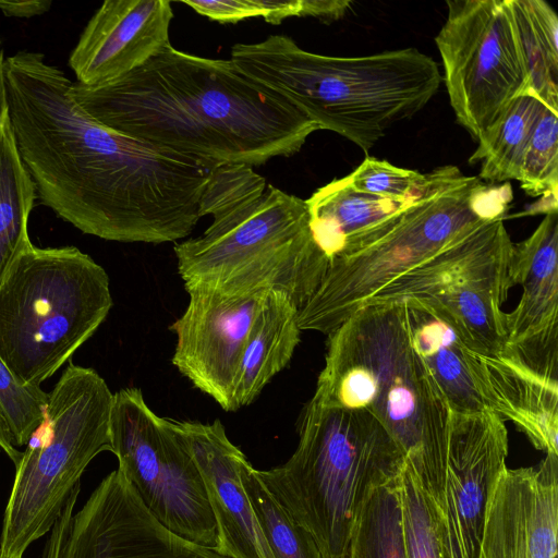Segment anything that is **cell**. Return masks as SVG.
<instances>
[{"label": "cell", "mask_w": 558, "mask_h": 558, "mask_svg": "<svg viewBox=\"0 0 558 558\" xmlns=\"http://www.w3.org/2000/svg\"><path fill=\"white\" fill-rule=\"evenodd\" d=\"M48 393L20 383L0 360V410L14 446H25L45 418Z\"/></svg>", "instance_id": "cell-31"}, {"label": "cell", "mask_w": 558, "mask_h": 558, "mask_svg": "<svg viewBox=\"0 0 558 558\" xmlns=\"http://www.w3.org/2000/svg\"><path fill=\"white\" fill-rule=\"evenodd\" d=\"M405 558H442L433 504L405 460L398 477Z\"/></svg>", "instance_id": "cell-29"}, {"label": "cell", "mask_w": 558, "mask_h": 558, "mask_svg": "<svg viewBox=\"0 0 558 558\" xmlns=\"http://www.w3.org/2000/svg\"><path fill=\"white\" fill-rule=\"evenodd\" d=\"M300 4L301 0H265L268 13L264 20L270 24H280L284 19L299 16Z\"/></svg>", "instance_id": "cell-37"}, {"label": "cell", "mask_w": 558, "mask_h": 558, "mask_svg": "<svg viewBox=\"0 0 558 558\" xmlns=\"http://www.w3.org/2000/svg\"><path fill=\"white\" fill-rule=\"evenodd\" d=\"M112 401L113 393L95 369L70 361L15 465L0 558H23L32 543L50 532L87 465L111 451Z\"/></svg>", "instance_id": "cell-9"}, {"label": "cell", "mask_w": 558, "mask_h": 558, "mask_svg": "<svg viewBox=\"0 0 558 558\" xmlns=\"http://www.w3.org/2000/svg\"><path fill=\"white\" fill-rule=\"evenodd\" d=\"M37 198L9 120L0 135V282L14 262L33 244L28 219Z\"/></svg>", "instance_id": "cell-24"}, {"label": "cell", "mask_w": 558, "mask_h": 558, "mask_svg": "<svg viewBox=\"0 0 558 558\" xmlns=\"http://www.w3.org/2000/svg\"><path fill=\"white\" fill-rule=\"evenodd\" d=\"M4 76L15 143L40 204L109 241L165 243L190 234L206 162L96 121L41 52L4 58Z\"/></svg>", "instance_id": "cell-1"}, {"label": "cell", "mask_w": 558, "mask_h": 558, "mask_svg": "<svg viewBox=\"0 0 558 558\" xmlns=\"http://www.w3.org/2000/svg\"><path fill=\"white\" fill-rule=\"evenodd\" d=\"M50 0H0V11L9 17L29 19L48 12Z\"/></svg>", "instance_id": "cell-36"}, {"label": "cell", "mask_w": 558, "mask_h": 558, "mask_svg": "<svg viewBox=\"0 0 558 558\" xmlns=\"http://www.w3.org/2000/svg\"><path fill=\"white\" fill-rule=\"evenodd\" d=\"M504 220L486 222L452 241L389 282L366 304L420 302L448 322L476 352H504L502 304L512 287L513 247Z\"/></svg>", "instance_id": "cell-10"}, {"label": "cell", "mask_w": 558, "mask_h": 558, "mask_svg": "<svg viewBox=\"0 0 558 558\" xmlns=\"http://www.w3.org/2000/svg\"><path fill=\"white\" fill-rule=\"evenodd\" d=\"M111 307L109 277L88 254L32 245L0 282V360L20 383L40 387Z\"/></svg>", "instance_id": "cell-8"}, {"label": "cell", "mask_w": 558, "mask_h": 558, "mask_svg": "<svg viewBox=\"0 0 558 558\" xmlns=\"http://www.w3.org/2000/svg\"><path fill=\"white\" fill-rule=\"evenodd\" d=\"M435 37L457 122L480 142L517 97L530 94L509 0H448Z\"/></svg>", "instance_id": "cell-12"}, {"label": "cell", "mask_w": 558, "mask_h": 558, "mask_svg": "<svg viewBox=\"0 0 558 558\" xmlns=\"http://www.w3.org/2000/svg\"><path fill=\"white\" fill-rule=\"evenodd\" d=\"M2 52V50L0 49V53Z\"/></svg>", "instance_id": "cell-40"}, {"label": "cell", "mask_w": 558, "mask_h": 558, "mask_svg": "<svg viewBox=\"0 0 558 558\" xmlns=\"http://www.w3.org/2000/svg\"><path fill=\"white\" fill-rule=\"evenodd\" d=\"M170 422L203 477L217 526L215 551L227 558H275L241 482L247 458L221 422Z\"/></svg>", "instance_id": "cell-19"}, {"label": "cell", "mask_w": 558, "mask_h": 558, "mask_svg": "<svg viewBox=\"0 0 558 558\" xmlns=\"http://www.w3.org/2000/svg\"><path fill=\"white\" fill-rule=\"evenodd\" d=\"M60 558L227 557L165 527L118 468L73 513Z\"/></svg>", "instance_id": "cell-15"}, {"label": "cell", "mask_w": 558, "mask_h": 558, "mask_svg": "<svg viewBox=\"0 0 558 558\" xmlns=\"http://www.w3.org/2000/svg\"><path fill=\"white\" fill-rule=\"evenodd\" d=\"M0 449L10 458V460L16 465L22 458V452L19 451L9 433L7 423L2 416L0 410Z\"/></svg>", "instance_id": "cell-38"}, {"label": "cell", "mask_w": 558, "mask_h": 558, "mask_svg": "<svg viewBox=\"0 0 558 558\" xmlns=\"http://www.w3.org/2000/svg\"><path fill=\"white\" fill-rule=\"evenodd\" d=\"M10 120L8 92L4 76V54L0 53V135L5 123Z\"/></svg>", "instance_id": "cell-39"}, {"label": "cell", "mask_w": 558, "mask_h": 558, "mask_svg": "<svg viewBox=\"0 0 558 558\" xmlns=\"http://www.w3.org/2000/svg\"><path fill=\"white\" fill-rule=\"evenodd\" d=\"M349 184L356 191L374 196L404 201L421 192L429 181V173L403 169L366 157L363 162L347 175Z\"/></svg>", "instance_id": "cell-32"}, {"label": "cell", "mask_w": 558, "mask_h": 558, "mask_svg": "<svg viewBox=\"0 0 558 558\" xmlns=\"http://www.w3.org/2000/svg\"><path fill=\"white\" fill-rule=\"evenodd\" d=\"M512 198L507 182L486 183L456 166L436 168L420 197L329 262L299 310L301 330L330 333L396 278L476 227L505 219Z\"/></svg>", "instance_id": "cell-6"}, {"label": "cell", "mask_w": 558, "mask_h": 558, "mask_svg": "<svg viewBox=\"0 0 558 558\" xmlns=\"http://www.w3.org/2000/svg\"><path fill=\"white\" fill-rule=\"evenodd\" d=\"M430 182L417 194L404 201L374 196L354 190L347 177L332 180L305 199L312 236L330 262L343 254L361 235L408 207L420 197Z\"/></svg>", "instance_id": "cell-22"}, {"label": "cell", "mask_w": 558, "mask_h": 558, "mask_svg": "<svg viewBox=\"0 0 558 558\" xmlns=\"http://www.w3.org/2000/svg\"><path fill=\"white\" fill-rule=\"evenodd\" d=\"M241 482L275 558H323L312 535L274 498L247 459Z\"/></svg>", "instance_id": "cell-27"}, {"label": "cell", "mask_w": 558, "mask_h": 558, "mask_svg": "<svg viewBox=\"0 0 558 558\" xmlns=\"http://www.w3.org/2000/svg\"><path fill=\"white\" fill-rule=\"evenodd\" d=\"M70 89L102 125L217 165L253 168L291 156L319 130L231 59L193 56L171 44L113 82H72Z\"/></svg>", "instance_id": "cell-2"}, {"label": "cell", "mask_w": 558, "mask_h": 558, "mask_svg": "<svg viewBox=\"0 0 558 558\" xmlns=\"http://www.w3.org/2000/svg\"><path fill=\"white\" fill-rule=\"evenodd\" d=\"M509 7L530 94L558 113V58L536 33L524 1L509 0Z\"/></svg>", "instance_id": "cell-30"}, {"label": "cell", "mask_w": 558, "mask_h": 558, "mask_svg": "<svg viewBox=\"0 0 558 558\" xmlns=\"http://www.w3.org/2000/svg\"><path fill=\"white\" fill-rule=\"evenodd\" d=\"M510 278L522 294L506 313L505 351L558 379V210L545 214L529 238L513 243Z\"/></svg>", "instance_id": "cell-17"}, {"label": "cell", "mask_w": 558, "mask_h": 558, "mask_svg": "<svg viewBox=\"0 0 558 558\" xmlns=\"http://www.w3.org/2000/svg\"><path fill=\"white\" fill-rule=\"evenodd\" d=\"M268 291L187 290L189 305L170 326L177 335L173 365L226 411L238 410L234 396L243 350Z\"/></svg>", "instance_id": "cell-14"}, {"label": "cell", "mask_w": 558, "mask_h": 558, "mask_svg": "<svg viewBox=\"0 0 558 558\" xmlns=\"http://www.w3.org/2000/svg\"><path fill=\"white\" fill-rule=\"evenodd\" d=\"M508 451V430L497 414L452 413L445 483L433 508L442 558L477 557L489 497Z\"/></svg>", "instance_id": "cell-13"}, {"label": "cell", "mask_w": 558, "mask_h": 558, "mask_svg": "<svg viewBox=\"0 0 558 558\" xmlns=\"http://www.w3.org/2000/svg\"><path fill=\"white\" fill-rule=\"evenodd\" d=\"M299 307L278 290H269L243 350L235 385L238 409L251 404L291 361L300 342Z\"/></svg>", "instance_id": "cell-23"}, {"label": "cell", "mask_w": 558, "mask_h": 558, "mask_svg": "<svg viewBox=\"0 0 558 558\" xmlns=\"http://www.w3.org/2000/svg\"><path fill=\"white\" fill-rule=\"evenodd\" d=\"M404 302L412 344L433 374L451 413L489 411L477 352L432 308L412 300Z\"/></svg>", "instance_id": "cell-21"}, {"label": "cell", "mask_w": 558, "mask_h": 558, "mask_svg": "<svg viewBox=\"0 0 558 558\" xmlns=\"http://www.w3.org/2000/svg\"><path fill=\"white\" fill-rule=\"evenodd\" d=\"M197 13L220 23H235L250 17L267 15L264 0L182 1Z\"/></svg>", "instance_id": "cell-33"}, {"label": "cell", "mask_w": 558, "mask_h": 558, "mask_svg": "<svg viewBox=\"0 0 558 558\" xmlns=\"http://www.w3.org/2000/svg\"><path fill=\"white\" fill-rule=\"evenodd\" d=\"M488 410L513 422L534 447L558 456V380L509 351L477 352Z\"/></svg>", "instance_id": "cell-20"}, {"label": "cell", "mask_w": 558, "mask_h": 558, "mask_svg": "<svg viewBox=\"0 0 558 558\" xmlns=\"http://www.w3.org/2000/svg\"><path fill=\"white\" fill-rule=\"evenodd\" d=\"M404 463L403 451L369 412L312 398L302 413L294 453L284 464L257 472L312 535L323 558H345L364 505Z\"/></svg>", "instance_id": "cell-7"}, {"label": "cell", "mask_w": 558, "mask_h": 558, "mask_svg": "<svg viewBox=\"0 0 558 558\" xmlns=\"http://www.w3.org/2000/svg\"><path fill=\"white\" fill-rule=\"evenodd\" d=\"M327 336L313 399L375 416L435 507L446 477L452 413L412 344L407 303L366 304Z\"/></svg>", "instance_id": "cell-3"}, {"label": "cell", "mask_w": 558, "mask_h": 558, "mask_svg": "<svg viewBox=\"0 0 558 558\" xmlns=\"http://www.w3.org/2000/svg\"><path fill=\"white\" fill-rule=\"evenodd\" d=\"M518 181L533 197L542 196L538 211L558 210V113L544 107L524 151Z\"/></svg>", "instance_id": "cell-28"}, {"label": "cell", "mask_w": 558, "mask_h": 558, "mask_svg": "<svg viewBox=\"0 0 558 558\" xmlns=\"http://www.w3.org/2000/svg\"><path fill=\"white\" fill-rule=\"evenodd\" d=\"M111 452L147 510L168 530L215 550L217 526L201 472L169 418L138 388L113 393Z\"/></svg>", "instance_id": "cell-11"}, {"label": "cell", "mask_w": 558, "mask_h": 558, "mask_svg": "<svg viewBox=\"0 0 558 558\" xmlns=\"http://www.w3.org/2000/svg\"><path fill=\"white\" fill-rule=\"evenodd\" d=\"M205 232L174 246L185 290H278L299 310L329 266L308 226L305 199L266 183L252 167L219 165L199 202Z\"/></svg>", "instance_id": "cell-4"}, {"label": "cell", "mask_w": 558, "mask_h": 558, "mask_svg": "<svg viewBox=\"0 0 558 558\" xmlns=\"http://www.w3.org/2000/svg\"><path fill=\"white\" fill-rule=\"evenodd\" d=\"M351 3L348 0H301L299 16H311L331 23L341 19Z\"/></svg>", "instance_id": "cell-35"}, {"label": "cell", "mask_w": 558, "mask_h": 558, "mask_svg": "<svg viewBox=\"0 0 558 558\" xmlns=\"http://www.w3.org/2000/svg\"><path fill=\"white\" fill-rule=\"evenodd\" d=\"M558 456L506 466L492 490L476 558H557Z\"/></svg>", "instance_id": "cell-16"}, {"label": "cell", "mask_w": 558, "mask_h": 558, "mask_svg": "<svg viewBox=\"0 0 558 558\" xmlns=\"http://www.w3.org/2000/svg\"><path fill=\"white\" fill-rule=\"evenodd\" d=\"M168 0H107L69 57L77 83L100 86L145 64L170 45Z\"/></svg>", "instance_id": "cell-18"}, {"label": "cell", "mask_w": 558, "mask_h": 558, "mask_svg": "<svg viewBox=\"0 0 558 558\" xmlns=\"http://www.w3.org/2000/svg\"><path fill=\"white\" fill-rule=\"evenodd\" d=\"M544 107L529 94L508 105L469 159L470 163L482 162L480 180L492 184L518 180L524 151Z\"/></svg>", "instance_id": "cell-25"}, {"label": "cell", "mask_w": 558, "mask_h": 558, "mask_svg": "<svg viewBox=\"0 0 558 558\" xmlns=\"http://www.w3.org/2000/svg\"><path fill=\"white\" fill-rule=\"evenodd\" d=\"M278 93L319 130L332 131L367 153L393 124L418 113L437 93V63L415 48L363 57H330L271 35L236 44L230 58Z\"/></svg>", "instance_id": "cell-5"}, {"label": "cell", "mask_w": 558, "mask_h": 558, "mask_svg": "<svg viewBox=\"0 0 558 558\" xmlns=\"http://www.w3.org/2000/svg\"><path fill=\"white\" fill-rule=\"evenodd\" d=\"M533 26L550 53L558 58V16L544 0H523Z\"/></svg>", "instance_id": "cell-34"}, {"label": "cell", "mask_w": 558, "mask_h": 558, "mask_svg": "<svg viewBox=\"0 0 558 558\" xmlns=\"http://www.w3.org/2000/svg\"><path fill=\"white\" fill-rule=\"evenodd\" d=\"M398 477L378 487L364 505L345 558H405Z\"/></svg>", "instance_id": "cell-26"}]
</instances>
